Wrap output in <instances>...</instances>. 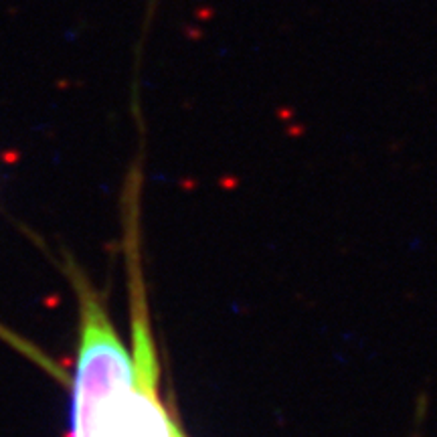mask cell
I'll list each match as a JSON object with an SVG mask.
<instances>
[{"instance_id":"obj_1","label":"cell","mask_w":437,"mask_h":437,"mask_svg":"<svg viewBox=\"0 0 437 437\" xmlns=\"http://www.w3.org/2000/svg\"><path fill=\"white\" fill-rule=\"evenodd\" d=\"M65 275L79 308V344L71 378L67 437H118L132 385V358L103 296L67 259Z\"/></svg>"},{"instance_id":"obj_2","label":"cell","mask_w":437,"mask_h":437,"mask_svg":"<svg viewBox=\"0 0 437 437\" xmlns=\"http://www.w3.org/2000/svg\"><path fill=\"white\" fill-rule=\"evenodd\" d=\"M124 202V255L132 324V385L122 413L118 437H172L174 413L162 401V369L142 268L138 176H132Z\"/></svg>"},{"instance_id":"obj_3","label":"cell","mask_w":437,"mask_h":437,"mask_svg":"<svg viewBox=\"0 0 437 437\" xmlns=\"http://www.w3.org/2000/svg\"><path fill=\"white\" fill-rule=\"evenodd\" d=\"M172 437H186L182 425H180L178 419H176V413H174V419H172Z\"/></svg>"}]
</instances>
